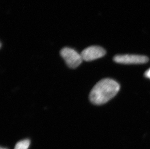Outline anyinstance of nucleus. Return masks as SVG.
<instances>
[{
	"instance_id": "f257e3e1",
	"label": "nucleus",
	"mask_w": 150,
	"mask_h": 149,
	"mask_svg": "<svg viewBox=\"0 0 150 149\" xmlns=\"http://www.w3.org/2000/svg\"><path fill=\"white\" fill-rule=\"evenodd\" d=\"M120 89V85L115 80L103 79L92 88L89 94V99L93 104H104L115 96Z\"/></svg>"
},
{
	"instance_id": "f03ea898",
	"label": "nucleus",
	"mask_w": 150,
	"mask_h": 149,
	"mask_svg": "<svg viewBox=\"0 0 150 149\" xmlns=\"http://www.w3.org/2000/svg\"><path fill=\"white\" fill-rule=\"evenodd\" d=\"M60 55L68 66L71 68L77 67L83 60L81 54L71 48H63L60 51Z\"/></svg>"
},
{
	"instance_id": "7ed1b4c3",
	"label": "nucleus",
	"mask_w": 150,
	"mask_h": 149,
	"mask_svg": "<svg viewBox=\"0 0 150 149\" xmlns=\"http://www.w3.org/2000/svg\"><path fill=\"white\" fill-rule=\"evenodd\" d=\"M114 62L122 64H143L149 61V58L144 55L134 54L117 55L113 58Z\"/></svg>"
},
{
	"instance_id": "20e7f679",
	"label": "nucleus",
	"mask_w": 150,
	"mask_h": 149,
	"mask_svg": "<svg viewBox=\"0 0 150 149\" xmlns=\"http://www.w3.org/2000/svg\"><path fill=\"white\" fill-rule=\"evenodd\" d=\"M105 54L106 51L103 48L98 46H92L83 49L81 55L83 60L90 62L104 56Z\"/></svg>"
},
{
	"instance_id": "39448f33",
	"label": "nucleus",
	"mask_w": 150,
	"mask_h": 149,
	"mask_svg": "<svg viewBox=\"0 0 150 149\" xmlns=\"http://www.w3.org/2000/svg\"><path fill=\"white\" fill-rule=\"evenodd\" d=\"M30 141L29 139H24L18 142L14 149H28L30 146Z\"/></svg>"
},
{
	"instance_id": "423d86ee",
	"label": "nucleus",
	"mask_w": 150,
	"mask_h": 149,
	"mask_svg": "<svg viewBox=\"0 0 150 149\" xmlns=\"http://www.w3.org/2000/svg\"><path fill=\"white\" fill-rule=\"evenodd\" d=\"M144 76L148 79H150V68L145 72Z\"/></svg>"
},
{
	"instance_id": "0eeeda50",
	"label": "nucleus",
	"mask_w": 150,
	"mask_h": 149,
	"mask_svg": "<svg viewBox=\"0 0 150 149\" xmlns=\"http://www.w3.org/2000/svg\"><path fill=\"white\" fill-rule=\"evenodd\" d=\"M1 149H6V148H1Z\"/></svg>"
}]
</instances>
